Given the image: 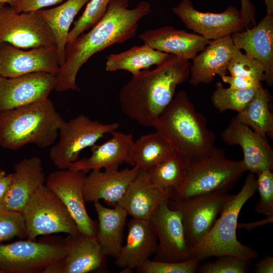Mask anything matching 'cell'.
<instances>
[{
	"label": "cell",
	"mask_w": 273,
	"mask_h": 273,
	"mask_svg": "<svg viewBox=\"0 0 273 273\" xmlns=\"http://www.w3.org/2000/svg\"><path fill=\"white\" fill-rule=\"evenodd\" d=\"M15 237H26L24 217L21 212L0 209V242Z\"/></svg>",
	"instance_id": "f35d334b"
},
{
	"label": "cell",
	"mask_w": 273,
	"mask_h": 273,
	"mask_svg": "<svg viewBox=\"0 0 273 273\" xmlns=\"http://www.w3.org/2000/svg\"><path fill=\"white\" fill-rule=\"evenodd\" d=\"M140 171L134 167L120 170H91L83 185L85 202L95 203L102 200L109 206L115 207Z\"/></svg>",
	"instance_id": "ffe728a7"
},
{
	"label": "cell",
	"mask_w": 273,
	"mask_h": 273,
	"mask_svg": "<svg viewBox=\"0 0 273 273\" xmlns=\"http://www.w3.org/2000/svg\"><path fill=\"white\" fill-rule=\"evenodd\" d=\"M158 245L154 260L180 262L193 256V248L185 233L181 217L168 201L159 205L150 219Z\"/></svg>",
	"instance_id": "7c38bea8"
},
{
	"label": "cell",
	"mask_w": 273,
	"mask_h": 273,
	"mask_svg": "<svg viewBox=\"0 0 273 273\" xmlns=\"http://www.w3.org/2000/svg\"><path fill=\"white\" fill-rule=\"evenodd\" d=\"M127 228L125 244L122 246L114 263L122 271L129 273L155 254L158 240L150 220L132 218Z\"/></svg>",
	"instance_id": "7402d4cb"
},
{
	"label": "cell",
	"mask_w": 273,
	"mask_h": 273,
	"mask_svg": "<svg viewBox=\"0 0 273 273\" xmlns=\"http://www.w3.org/2000/svg\"><path fill=\"white\" fill-rule=\"evenodd\" d=\"M128 5V0H111L101 20L90 30L66 45L65 62L56 75L55 90L79 91L76 82L77 73L92 56L134 37L139 22L150 13L151 5L143 1L129 9Z\"/></svg>",
	"instance_id": "6da1fadb"
},
{
	"label": "cell",
	"mask_w": 273,
	"mask_h": 273,
	"mask_svg": "<svg viewBox=\"0 0 273 273\" xmlns=\"http://www.w3.org/2000/svg\"><path fill=\"white\" fill-rule=\"evenodd\" d=\"M65 242L67 252L63 259V273H88L104 266L106 256L96 237L79 233L68 235Z\"/></svg>",
	"instance_id": "484cf974"
},
{
	"label": "cell",
	"mask_w": 273,
	"mask_h": 273,
	"mask_svg": "<svg viewBox=\"0 0 273 273\" xmlns=\"http://www.w3.org/2000/svg\"><path fill=\"white\" fill-rule=\"evenodd\" d=\"M228 71L232 76H240L264 81V69L255 59L239 51L229 62Z\"/></svg>",
	"instance_id": "8d00e7d4"
},
{
	"label": "cell",
	"mask_w": 273,
	"mask_h": 273,
	"mask_svg": "<svg viewBox=\"0 0 273 273\" xmlns=\"http://www.w3.org/2000/svg\"><path fill=\"white\" fill-rule=\"evenodd\" d=\"M213 261L200 265L198 273H247L252 262L237 256L224 255L217 257Z\"/></svg>",
	"instance_id": "d590c367"
},
{
	"label": "cell",
	"mask_w": 273,
	"mask_h": 273,
	"mask_svg": "<svg viewBox=\"0 0 273 273\" xmlns=\"http://www.w3.org/2000/svg\"><path fill=\"white\" fill-rule=\"evenodd\" d=\"M0 4V42L20 49L56 46L49 25L38 11L17 13Z\"/></svg>",
	"instance_id": "9c48e42d"
},
{
	"label": "cell",
	"mask_w": 273,
	"mask_h": 273,
	"mask_svg": "<svg viewBox=\"0 0 273 273\" xmlns=\"http://www.w3.org/2000/svg\"><path fill=\"white\" fill-rule=\"evenodd\" d=\"M0 273H1V271H0Z\"/></svg>",
	"instance_id": "681fc988"
},
{
	"label": "cell",
	"mask_w": 273,
	"mask_h": 273,
	"mask_svg": "<svg viewBox=\"0 0 273 273\" xmlns=\"http://www.w3.org/2000/svg\"><path fill=\"white\" fill-rule=\"evenodd\" d=\"M266 7V13L273 15V0H263Z\"/></svg>",
	"instance_id": "bcb514c9"
},
{
	"label": "cell",
	"mask_w": 273,
	"mask_h": 273,
	"mask_svg": "<svg viewBox=\"0 0 273 273\" xmlns=\"http://www.w3.org/2000/svg\"><path fill=\"white\" fill-rule=\"evenodd\" d=\"M119 126L117 122L103 123L80 114L61 126L59 140L51 148L49 157L59 169H69L78 159L82 150L93 146Z\"/></svg>",
	"instance_id": "ba28073f"
},
{
	"label": "cell",
	"mask_w": 273,
	"mask_h": 273,
	"mask_svg": "<svg viewBox=\"0 0 273 273\" xmlns=\"http://www.w3.org/2000/svg\"><path fill=\"white\" fill-rule=\"evenodd\" d=\"M56 75L37 72L14 77L0 76V112L48 98L54 89Z\"/></svg>",
	"instance_id": "2e32d148"
},
{
	"label": "cell",
	"mask_w": 273,
	"mask_h": 273,
	"mask_svg": "<svg viewBox=\"0 0 273 273\" xmlns=\"http://www.w3.org/2000/svg\"><path fill=\"white\" fill-rule=\"evenodd\" d=\"M14 170L10 187L0 201V209L21 212L33 194L44 185L45 174L37 156L21 160Z\"/></svg>",
	"instance_id": "44dd1931"
},
{
	"label": "cell",
	"mask_w": 273,
	"mask_h": 273,
	"mask_svg": "<svg viewBox=\"0 0 273 273\" xmlns=\"http://www.w3.org/2000/svg\"><path fill=\"white\" fill-rule=\"evenodd\" d=\"M247 171L242 160L226 158L224 151L215 147L210 152L189 161L187 178L170 198L185 199L194 196L229 191Z\"/></svg>",
	"instance_id": "8992f818"
},
{
	"label": "cell",
	"mask_w": 273,
	"mask_h": 273,
	"mask_svg": "<svg viewBox=\"0 0 273 273\" xmlns=\"http://www.w3.org/2000/svg\"><path fill=\"white\" fill-rule=\"evenodd\" d=\"M221 78L223 82L229 84V87L232 88L246 89L262 85L259 80L248 77L226 75Z\"/></svg>",
	"instance_id": "60d3db41"
},
{
	"label": "cell",
	"mask_w": 273,
	"mask_h": 273,
	"mask_svg": "<svg viewBox=\"0 0 273 273\" xmlns=\"http://www.w3.org/2000/svg\"><path fill=\"white\" fill-rule=\"evenodd\" d=\"M221 138L228 145L241 147L247 171L258 175L264 170H272L273 150L267 139L234 117L222 131Z\"/></svg>",
	"instance_id": "e0dca14e"
},
{
	"label": "cell",
	"mask_w": 273,
	"mask_h": 273,
	"mask_svg": "<svg viewBox=\"0 0 273 273\" xmlns=\"http://www.w3.org/2000/svg\"><path fill=\"white\" fill-rule=\"evenodd\" d=\"M172 11L188 29L209 40L246 30L240 11L234 6L221 13L202 12L190 0H182Z\"/></svg>",
	"instance_id": "4fadbf2b"
},
{
	"label": "cell",
	"mask_w": 273,
	"mask_h": 273,
	"mask_svg": "<svg viewBox=\"0 0 273 273\" xmlns=\"http://www.w3.org/2000/svg\"><path fill=\"white\" fill-rule=\"evenodd\" d=\"M86 176L81 171L59 169L49 173L45 185L64 204L80 233L96 237L98 222L89 216L85 205L83 185Z\"/></svg>",
	"instance_id": "5bb4252c"
},
{
	"label": "cell",
	"mask_w": 273,
	"mask_h": 273,
	"mask_svg": "<svg viewBox=\"0 0 273 273\" xmlns=\"http://www.w3.org/2000/svg\"><path fill=\"white\" fill-rule=\"evenodd\" d=\"M12 179V173L0 177V201L7 193Z\"/></svg>",
	"instance_id": "f6af8a7d"
},
{
	"label": "cell",
	"mask_w": 273,
	"mask_h": 273,
	"mask_svg": "<svg viewBox=\"0 0 273 273\" xmlns=\"http://www.w3.org/2000/svg\"><path fill=\"white\" fill-rule=\"evenodd\" d=\"M49 98L0 112V145L17 150L29 144L52 145L65 122Z\"/></svg>",
	"instance_id": "277c9868"
},
{
	"label": "cell",
	"mask_w": 273,
	"mask_h": 273,
	"mask_svg": "<svg viewBox=\"0 0 273 273\" xmlns=\"http://www.w3.org/2000/svg\"><path fill=\"white\" fill-rule=\"evenodd\" d=\"M259 87L246 89L225 88L222 82L218 81L215 83L211 102L220 113L229 110L238 113L246 106Z\"/></svg>",
	"instance_id": "d6a6232c"
},
{
	"label": "cell",
	"mask_w": 273,
	"mask_h": 273,
	"mask_svg": "<svg viewBox=\"0 0 273 273\" xmlns=\"http://www.w3.org/2000/svg\"><path fill=\"white\" fill-rule=\"evenodd\" d=\"M59 68L56 46L25 51L8 42H0L1 76L14 77L37 72L56 75Z\"/></svg>",
	"instance_id": "9a60e30c"
},
{
	"label": "cell",
	"mask_w": 273,
	"mask_h": 273,
	"mask_svg": "<svg viewBox=\"0 0 273 273\" xmlns=\"http://www.w3.org/2000/svg\"><path fill=\"white\" fill-rule=\"evenodd\" d=\"M175 153L171 145L155 131L134 141L128 163L140 170L147 171Z\"/></svg>",
	"instance_id": "f1b7e54d"
},
{
	"label": "cell",
	"mask_w": 273,
	"mask_h": 273,
	"mask_svg": "<svg viewBox=\"0 0 273 273\" xmlns=\"http://www.w3.org/2000/svg\"><path fill=\"white\" fill-rule=\"evenodd\" d=\"M270 96L260 86L246 106L234 118L263 138L273 136V115L269 108Z\"/></svg>",
	"instance_id": "4dcf8cb0"
},
{
	"label": "cell",
	"mask_w": 273,
	"mask_h": 273,
	"mask_svg": "<svg viewBox=\"0 0 273 273\" xmlns=\"http://www.w3.org/2000/svg\"><path fill=\"white\" fill-rule=\"evenodd\" d=\"M230 195L219 192L168 200V206L181 215L186 238L192 248L211 230Z\"/></svg>",
	"instance_id": "8fae6325"
},
{
	"label": "cell",
	"mask_w": 273,
	"mask_h": 273,
	"mask_svg": "<svg viewBox=\"0 0 273 273\" xmlns=\"http://www.w3.org/2000/svg\"><path fill=\"white\" fill-rule=\"evenodd\" d=\"M112 137L101 145L90 147L91 155L74 162L69 168L86 173L93 170H117L120 165L128 163L133 135L113 131Z\"/></svg>",
	"instance_id": "603a6c76"
},
{
	"label": "cell",
	"mask_w": 273,
	"mask_h": 273,
	"mask_svg": "<svg viewBox=\"0 0 273 273\" xmlns=\"http://www.w3.org/2000/svg\"><path fill=\"white\" fill-rule=\"evenodd\" d=\"M169 54L156 50L146 44L134 46L124 52L107 57L106 70L108 71L125 70L134 75L165 61Z\"/></svg>",
	"instance_id": "f546056e"
},
{
	"label": "cell",
	"mask_w": 273,
	"mask_h": 273,
	"mask_svg": "<svg viewBox=\"0 0 273 273\" xmlns=\"http://www.w3.org/2000/svg\"><path fill=\"white\" fill-rule=\"evenodd\" d=\"M257 191L259 195L255 211L265 216H273V173L266 169L257 175Z\"/></svg>",
	"instance_id": "74e56055"
},
{
	"label": "cell",
	"mask_w": 273,
	"mask_h": 273,
	"mask_svg": "<svg viewBox=\"0 0 273 273\" xmlns=\"http://www.w3.org/2000/svg\"><path fill=\"white\" fill-rule=\"evenodd\" d=\"M239 51L231 35L211 40L192 60L190 83L209 84L216 75H227L229 62Z\"/></svg>",
	"instance_id": "ac0fdd59"
},
{
	"label": "cell",
	"mask_w": 273,
	"mask_h": 273,
	"mask_svg": "<svg viewBox=\"0 0 273 273\" xmlns=\"http://www.w3.org/2000/svg\"><path fill=\"white\" fill-rule=\"evenodd\" d=\"M94 203L98 218L96 239L105 256L116 258L123 246V230L128 214L118 205L108 208L99 201Z\"/></svg>",
	"instance_id": "4316f807"
},
{
	"label": "cell",
	"mask_w": 273,
	"mask_h": 273,
	"mask_svg": "<svg viewBox=\"0 0 273 273\" xmlns=\"http://www.w3.org/2000/svg\"><path fill=\"white\" fill-rule=\"evenodd\" d=\"M153 127L189 161L205 156L215 147L214 133L183 90L174 95L155 119Z\"/></svg>",
	"instance_id": "3957f363"
},
{
	"label": "cell",
	"mask_w": 273,
	"mask_h": 273,
	"mask_svg": "<svg viewBox=\"0 0 273 273\" xmlns=\"http://www.w3.org/2000/svg\"><path fill=\"white\" fill-rule=\"evenodd\" d=\"M67 252L63 244L19 241L0 244L1 273L41 272L50 264L62 260Z\"/></svg>",
	"instance_id": "30bf717a"
},
{
	"label": "cell",
	"mask_w": 273,
	"mask_h": 273,
	"mask_svg": "<svg viewBox=\"0 0 273 273\" xmlns=\"http://www.w3.org/2000/svg\"><path fill=\"white\" fill-rule=\"evenodd\" d=\"M111 0H90L82 15L73 23V27L70 30L67 44L74 41L84 31L95 26L106 13Z\"/></svg>",
	"instance_id": "836d02e7"
},
{
	"label": "cell",
	"mask_w": 273,
	"mask_h": 273,
	"mask_svg": "<svg viewBox=\"0 0 273 273\" xmlns=\"http://www.w3.org/2000/svg\"><path fill=\"white\" fill-rule=\"evenodd\" d=\"M65 0H18L14 9L17 13L36 11L61 3Z\"/></svg>",
	"instance_id": "ab89813d"
},
{
	"label": "cell",
	"mask_w": 273,
	"mask_h": 273,
	"mask_svg": "<svg viewBox=\"0 0 273 273\" xmlns=\"http://www.w3.org/2000/svg\"><path fill=\"white\" fill-rule=\"evenodd\" d=\"M90 0H66L59 6L38 10L51 28L56 41L59 66L65 62V53L70 27L80 9Z\"/></svg>",
	"instance_id": "83f0119b"
},
{
	"label": "cell",
	"mask_w": 273,
	"mask_h": 273,
	"mask_svg": "<svg viewBox=\"0 0 273 273\" xmlns=\"http://www.w3.org/2000/svg\"><path fill=\"white\" fill-rule=\"evenodd\" d=\"M171 192L153 186L146 172L140 170L116 205L123 208L132 218L149 220L159 205L168 201Z\"/></svg>",
	"instance_id": "d4e9b609"
},
{
	"label": "cell",
	"mask_w": 273,
	"mask_h": 273,
	"mask_svg": "<svg viewBox=\"0 0 273 273\" xmlns=\"http://www.w3.org/2000/svg\"><path fill=\"white\" fill-rule=\"evenodd\" d=\"M253 272L272 273L273 257L271 256H266L259 260L255 265Z\"/></svg>",
	"instance_id": "7bdbcfd3"
},
{
	"label": "cell",
	"mask_w": 273,
	"mask_h": 273,
	"mask_svg": "<svg viewBox=\"0 0 273 273\" xmlns=\"http://www.w3.org/2000/svg\"><path fill=\"white\" fill-rule=\"evenodd\" d=\"M273 221V216H266V218L263 219L259 220L252 222L247 223H238L237 229L244 228L247 230H251L257 226H262L268 223H271Z\"/></svg>",
	"instance_id": "ee69618b"
},
{
	"label": "cell",
	"mask_w": 273,
	"mask_h": 273,
	"mask_svg": "<svg viewBox=\"0 0 273 273\" xmlns=\"http://www.w3.org/2000/svg\"><path fill=\"white\" fill-rule=\"evenodd\" d=\"M256 191L255 174L250 172L240 192L230 195L209 232L193 247V256L201 261L211 257L224 255L250 260L258 256L257 252L241 243L236 236L241 210Z\"/></svg>",
	"instance_id": "5b68a950"
},
{
	"label": "cell",
	"mask_w": 273,
	"mask_h": 273,
	"mask_svg": "<svg viewBox=\"0 0 273 273\" xmlns=\"http://www.w3.org/2000/svg\"><path fill=\"white\" fill-rule=\"evenodd\" d=\"M145 44L161 52L193 60L211 41L171 26L147 30L139 35Z\"/></svg>",
	"instance_id": "cb8c5ba5"
},
{
	"label": "cell",
	"mask_w": 273,
	"mask_h": 273,
	"mask_svg": "<svg viewBox=\"0 0 273 273\" xmlns=\"http://www.w3.org/2000/svg\"><path fill=\"white\" fill-rule=\"evenodd\" d=\"M241 16L247 29L249 26L255 25V9L250 0H241Z\"/></svg>",
	"instance_id": "b9f144b4"
},
{
	"label": "cell",
	"mask_w": 273,
	"mask_h": 273,
	"mask_svg": "<svg viewBox=\"0 0 273 273\" xmlns=\"http://www.w3.org/2000/svg\"><path fill=\"white\" fill-rule=\"evenodd\" d=\"M21 212L29 240H35L40 235L58 233L70 236L80 233L64 204L45 185L33 194Z\"/></svg>",
	"instance_id": "52a82bcc"
},
{
	"label": "cell",
	"mask_w": 273,
	"mask_h": 273,
	"mask_svg": "<svg viewBox=\"0 0 273 273\" xmlns=\"http://www.w3.org/2000/svg\"><path fill=\"white\" fill-rule=\"evenodd\" d=\"M17 2L18 0H0V4H8L14 9L16 8Z\"/></svg>",
	"instance_id": "7dc6e473"
},
{
	"label": "cell",
	"mask_w": 273,
	"mask_h": 273,
	"mask_svg": "<svg viewBox=\"0 0 273 273\" xmlns=\"http://www.w3.org/2000/svg\"><path fill=\"white\" fill-rule=\"evenodd\" d=\"M200 262L195 256L180 262L161 261L149 259L135 270L138 273H195Z\"/></svg>",
	"instance_id": "e575fe53"
},
{
	"label": "cell",
	"mask_w": 273,
	"mask_h": 273,
	"mask_svg": "<svg viewBox=\"0 0 273 273\" xmlns=\"http://www.w3.org/2000/svg\"><path fill=\"white\" fill-rule=\"evenodd\" d=\"M234 43L259 62L264 69V81L273 86V15L266 13L251 29L231 35Z\"/></svg>",
	"instance_id": "d6986e66"
},
{
	"label": "cell",
	"mask_w": 273,
	"mask_h": 273,
	"mask_svg": "<svg viewBox=\"0 0 273 273\" xmlns=\"http://www.w3.org/2000/svg\"><path fill=\"white\" fill-rule=\"evenodd\" d=\"M6 173L5 171L4 170H0V177L3 176L4 175H6Z\"/></svg>",
	"instance_id": "c3c4849f"
},
{
	"label": "cell",
	"mask_w": 273,
	"mask_h": 273,
	"mask_svg": "<svg viewBox=\"0 0 273 273\" xmlns=\"http://www.w3.org/2000/svg\"><path fill=\"white\" fill-rule=\"evenodd\" d=\"M191 65L189 60L170 54L155 68L132 75L119 92L123 113L141 125L153 127L173 99L177 86L189 79Z\"/></svg>",
	"instance_id": "7a4b0ae2"
},
{
	"label": "cell",
	"mask_w": 273,
	"mask_h": 273,
	"mask_svg": "<svg viewBox=\"0 0 273 273\" xmlns=\"http://www.w3.org/2000/svg\"><path fill=\"white\" fill-rule=\"evenodd\" d=\"M189 161L177 153L146 172L150 183L163 191H177L188 175Z\"/></svg>",
	"instance_id": "1f68e13d"
}]
</instances>
